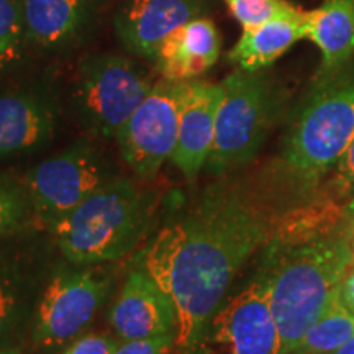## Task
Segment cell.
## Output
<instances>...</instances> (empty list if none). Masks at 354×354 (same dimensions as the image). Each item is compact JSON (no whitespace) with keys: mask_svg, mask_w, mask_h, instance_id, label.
<instances>
[{"mask_svg":"<svg viewBox=\"0 0 354 354\" xmlns=\"http://www.w3.org/2000/svg\"><path fill=\"white\" fill-rule=\"evenodd\" d=\"M295 205L272 171L225 174L154 234L141 259L176 305L179 354H205L207 328L234 277Z\"/></svg>","mask_w":354,"mask_h":354,"instance_id":"1","label":"cell"},{"mask_svg":"<svg viewBox=\"0 0 354 354\" xmlns=\"http://www.w3.org/2000/svg\"><path fill=\"white\" fill-rule=\"evenodd\" d=\"M261 253L258 269L268 279L281 354H292L339 295L343 277L354 261V233L342 228L312 241H268Z\"/></svg>","mask_w":354,"mask_h":354,"instance_id":"2","label":"cell"},{"mask_svg":"<svg viewBox=\"0 0 354 354\" xmlns=\"http://www.w3.org/2000/svg\"><path fill=\"white\" fill-rule=\"evenodd\" d=\"M354 140V61L318 73L292 115L271 169L297 203L312 198Z\"/></svg>","mask_w":354,"mask_h":354,"instance_id":"3","label":"cell"},{"mask_svg":"<svg viewBox=\"0 0 354 354\" xmlns=\"http://www.w3.org/2000/svg\"><path fill=\"white\" fill-rule=\"evenodd\" d=\"M156 205V194L117 176L51 225L48 233L66 261L115 263L131 253L149 233Z\"/></svg>","mask_w":354,"mask_h":354,"instance_id":"4","label":"cell"},{"mask_svg":"<svg viewBox=\"0 0 354 354\" xmlns=\"http://www.w3.org/2000/svg\"><path fill=\"white\" fill-rule=\"evenodd\" d=\"M221 86L215 140L205 169L225 176L254 161L281 115L276 84L263 71L234 69Z\"/></svg>","mask_w":354,"mask_h":354,"instance_id":"5","label":"cell"},{"mask_svg":"<svg viewBox=\"0 0 354 354\" xmlns=\"http://www.w3.org/2000/svg\"><path fill=\"white\" fill-rule=\"evenodd\" d=\"M102 264L55 263L30 323L33 353L53 354L84 335L109 300L113 277Z\"/></svg>","mask_w":354,"mask_h":354,"instance_id":"6","label":"cell"},{"mask_svg":"<svg viewBox=\"0 0 354 354\" xmlns=\"http://www.w3.org/2000/svg\"><path fill=\"white\" fill-rule=\"evenodd\" d=\"M117 176L105 154L88 141H77L33 166L24 183L38 228L48 232Z\"/></svg>","mask_w":354,"mask_h":354,"instance_id":"7","label":"cell"},{"mask_svg":"<svg viewBox=\"0 0 354 354\" xmlns=\"http://www.w3.org/2000/svg\"><path fill=\"white\" fill-rule=\"evenodd\" d=\"M153 86L148 74L130 57L94 55L79 66L74 97L88 128L104 138H117Z\"/></svg>","mask_w":354,"mask_h":354,"instance_id":"8","label":"cell"},{"mask_svg":"<svg viewBox=\"0 0 354 354\" xmlns=\"http://www.w3.org/2000/svg\"><path fill=\"white\" fill-rule=\"evenodd\" d=\"M43 230L0 241V346H24L41 289L53 268L50 233Z\"/></svg>","mask_w":354,"mask_h":354,"instance_id":"9","label":"cell"},{"mask_svg":"<svg viewBox=\"0 0 354 354\" xmlns=\"http://www.w3.org/2000/svg\"><path fill=\"white\" fill-rule=\"evenodd\" d=\"M183 82L159 79L117 133L120 154L140 179L149 180L171 161L179 133Z\"/></svg>","mask_w":354,"mask_h":354,"instance_id":"10","label":"cell"},{"mask_svg":"<svg viewBox=\"0 0 354 354\" xmlns=\"http://www.w3.org/2000/svg\"><path fill=\"white\" fill-rule=\"evenodd\" d=\"M212 346L227 354H281V335L271 308L268 279L261 269L216 310L207 328L203 351Z\"/></svg>","mask_w":354,"mask_h":354,"instance_id":"11","label":"cell"},{"mask_svg":"<svg viewBox=\"0 0 354 354\" xmlns=\"http://www.w3.org/2000/svg\"><path fill=\"white\" fill-rule=\"evenodd\" d=\"M118 339H140L177 331V310L169 294L140 263L130 269L107 315Z\"/></svg>","mask_w":354,"mask_h":354,"instance_id":"12","label":"cell"},{"mask_svg":"<svg viewBox=\"0 0 354 354\" xmlns=\"http://www.w3.org/2000/svg\"><path fill=\"white\" fill-rule=\"evenodd\" d=\"M205 8L203 0H127L115 13L113 28L125 50L154 61L167 35L203 17Z\"/></svg>","mask_w":354,"mask_h":354,"instance_id":"13","label":"cell"},{"mask_svg":"<svg viewBox=\"0 0 354 354\" xmlns=\"http://www.w3.org/2000/svg\"><path fill=\"white\" fill-rule=\"evenodd\" d=\"M221 86L202 79L183 82L179 133L171 162L194 183L209 161L215 140Z\"/></svg>","mask_w":354,"mask_h":354,"instance_id":"14","label":"cell"},{"mask_svg":"<svg viewBox=\"0 0 354 354\" xmlns=\"http://www.w3.org/2000/svg\"><path fill=\"white\" fill-rule=\"evenodd\" d=\"M56 130V105L37 91L0 94V159L21 156L48 145Z\"/></svg>","mask_w":354,"mask_h":354,"instance_id":"15","label":"cell"},{"mask_svg":"<svg viewBox=\"0 0 354 354\" xmlns=\"http://www.w3.org/2000/svg\"><path fill=\"white\" fill-rule=\"evenodd\" d=\"M221 51V37L214 20L205 15L171 32L159 46L156 71L161 79L187 82L201 79L214 68Z\"/></svg>","mask_w":354,"mask_h":354,"instance_id":"16","label":"cell"},{"mask_svg":"<svg viewBox=\"0 0 354 354\" xmlns=\"http://www.w3.org/2000/svg\"><path fill=\"white\" fill-rule=\"evenodd\" d=\"M99 0H21L26 39L43 51L73 48L86 37Z\"/></svg>","mask_w":354,"mask_h":354,"instance_id":"17","label":"cell"},{"mask_svg":"<svg viewBox=\"0 0 354 354\" xmlns=\"http://www.w3.org/2000/svg\"><path fill=\"white\" fill-rule=\"evenodd\" d=\"M305 38L322 53L320 73L349 63L354 56V0H323L304 13Z\"/></svg>","mask_w":354,"mask_h":354,"instance_id":"18","label":"cell"},{"mask_svg":"<svg viewBox=\"0 0 354 354\" xmlns=\"http://www.w3.org/2000/svg\"><path fill=\"white\" fill-rule=\"evenodd\" d=\"M304 13L292 19L271 20L254 28L243 30L240 39L228 53V59L236 64L238 69L250 73L263 71L274 64L299 39L305 38Z\"/></svg>","mask_w":354,"mask_h":354,"instance_id":"19","label":"cell"},{"mask_svg":"<svg viewBox=\"0 0 354 354\" xmlns=\"http://www.w3.org/2000/svg\"><path fill=\"white\" fill-rule=\"evenodd\" d=\"M354 336V313L344 307L339 295L307 330L292 354H330Z\"/></svg>","mask_w":354,"mask_h":354,"instance_id":"20","label":"cell"},{"mask_svg":"<svg viewBox=\"0 0 354 354\" xmlns=\"http://www.w3.org/2000/svg\"><path fill=\"white\" fill-rule=\"evenodd\" d=\"M39 230L24 177L0 172V241Z\"/></svg>","mask_w":354,"mask_h":354,"instance_id":"21","label":"cell"},{"mask_svg":"<svg viewBox=\"0 0 354 354\" xmlns=\"http://www.w3.org/2000/svg\"><path fill=\"white\" fill-rule=\"evenodd\" d=\"M28 46L21 0H0V74L21 63Z\"/></svg>","mask_w":354,"mask_h":354,"instance_id":"22","label":"cell"},{"mask_svg":"<svg viewBox=\"0 0 354 354\" xmlns=\"http://www.w3.org/2000/svg\"><path fill=\"white\" fill-rule=\"evenodd\" d=\"M243 30L254 28L266 21L292 19L302 15V10L287 0H223Z\"/></svg>","mask_w":354,"mask_h":354,"instance_id":"23","label":"cell"},{"mask_svg":"<svg viewBox=\"0 0 354 354\" xmlns=\"http://www.w3.org/2000/svg\"><path fill=\"white\" fill-rule=\"evenodd\" d=\"M331 174L333 176L326 179L318 190L343 202H349L354 194V140Z\"/></svg>","mask_w":354,"mask_h":354,"instance_id":"24","label":"cell"},{"mask_svg":"<svg viewBox=\"0 0 354 354\" xmlns=\"http://www.w3.org/2000/svg\"><path fill=\"white\" fill-rule=\"evenodd\" d=\"M176 333L140 339H120L113 354H171L176 348Z\"/></svg>","mask_w":354,"mask_h":354,"instance_id":"25","label":"cell"},{"mask_svg":"<svg viewBox=\"0 0 354 354\" xmlns=\"http://www.w3.org/2000/svg\"><path fill=\"white\" fill-rule=\"evenodd\" d=\"M120 339L107 333H84L57 354H113Z\"/></svg>","mask_w":354,"mask_h":354,"instance_id":"26","label":"cell"},{"mask_svg":"<svg viewBox=\"0 0 354 354\" xmlns=\"http://www.w3.org/2000/svg\"><path fill=\"white\" fill-rule=\"evenodd\" d=\"M339 299L349 312L354 313V271L346 272L339 287Z\"/></svg>","mask_w":354,"mask_h":354,"instance_id":"27","label":"cell"},{"mask_svg":"<svg viewBox=\"0 0 354 354\" xmlns=\"http://www.w3.org/2000/svg\"><path fill=\"white\" fill-rule=\"evenodd\" d=\"M344 214H346L348 228L354 233V194H353V197L349 198V202L346 203V210H344Z\"/></svg>","mask_w":354,"mask_h":354,"instance_id":"28","label":"cell"},{"mask_svg":"<svg viewBox=\"0 0 354 354\" xmlns=\"http://www.w3.org/2000/svg\"><path fill=\"white\" fill-rule=\"evenodd\" d=\"M330 354H354V336H353V338H349L348 342L343 344V346L335 349V351L330 353Z\"/></svg>","mask_w":354,"mask_h":354,"instance_id":"29","label":"cell"},{"mask_svg":"<svg viewBox=\"0 0 354 354\" xmlns=\"http://www.w3.org/2000/svg\"><path fill=\"white\" fill-rule=\"evenodd\" d=\"M0 354H28L24 346H0Z\"/></svg>","mask_w":354,"mask_h":354,"instance_id":"30","label":"cell"}]
</instances>
